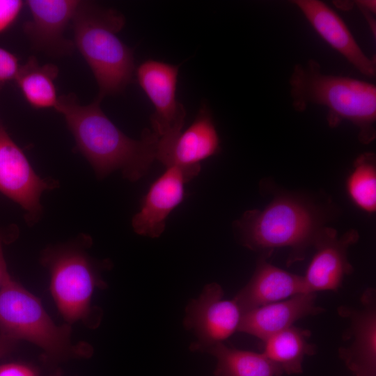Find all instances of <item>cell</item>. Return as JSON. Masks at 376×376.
<instances>
[{"label":"cell","mask_w":376,"mask_h":376,"mask_svg":"<svg viewBox=\"0 0 376 376\" xmlns=\"http://www.w3.org/2000/svg\"><path fill=\"white\" fill-rule=\"evenodd\" d=\"M58 69L54 64L41 65L30 57L20 65L15 81L26 102L35 109L56 108L58 97L54 81Z\"/></svg>","instance_id":"20"},{"label":"cell","mask_w":376,"mask_h":376,"mask_svg":"<svg viewBox=\"0 0 376 376\" xmlns=\"http://www.w3.org/2000/svg\"><path fill=\"white\" fill-rule=\"evenodd\" d=\"M224 296L219 284L208 283L187 306L183 324L196 338L192 351L205 352L238 331L244 313L234 299Z\"/></svg>","instance_id":"7"},{"label":"cell","mask_w":376,"mask_h":376,"mask_svg":"<svg viewBox=\"0 0 376 376\" xmlns=\"http://www.w3.org/2000/svg\"><path fill=\"white\" fill-rule=\"evenodd\" d=\"M17 343V340L0 334V359L10 353Z\"/></svg>","instance_id":"25"},{"label":"cell","mask_w":376,"mask_h":376,"mask_svg":"<svg viewBox=\"0 0 376 376\" xmlns=\"http://www.w3.org/2000/svg\"><path fill=\"white\" fill-rule=\"evenodd\" d=\"M315 299L316 293H301L247 311L242 315L238 331L265 341L301 318L324 312Z\"/></svg>","instance_id":"16"},{"label":"cell","mask_w":376,"mask_h":376,"mask_svg":"<svg viewBox=\"0 0 376 376\" xmlns=\"http://www.w3.org/2000/svg\"><path fill=\"white\" fill-rule=\"evenodd\" d=\"M376 1L373 0H362L357 1L356 4L358 6L359 8L365 9L373 14L375 13V6Z\"/></svg>","instance_id":"27"},{"label":"cell","mask_w":376,"mask_h":376,"mask_svg":"<svg viewBox=\"0 0 376 376\" xmlns=\"http://www.w3.org/2000/svg\"><path fill=\"white\" fill-rule=\"evenodd\" d=\"M52 376H61V375H60V373H56V374H54V375H53Z\"/></svg>","instance_id":"28"},{"label":"cell","mask_w":376,"mask_h":376,"mask_svg":"<svg viewBox=\"0 0 376 376\" xmlns=\"http://www.w3.org/2000/svg\"><path fill=\"white\" fill-rule=\"evenodd\" d=\"M80 1L28 0L25 1L31 19L24 24V32L32 46L52 56L72 52L74 42L64 33L72 22Z\"/></svg>","instance_id":"13"},{"label":"cell","mask_w":376,"mask_h":376,"mask_svg":"<svg viewBox=\"0 0 376 376\" xmlns=\"http://www.w3.org/2000/svg\"><path fill=\"white\" fill-rule=\"evenodd\" d=\"M346 191L359 209L373 213L376 210V160L373 152H365L354 160L346 180Z\"/></svg>","instance_id":"21"},{"label":"cell","mask_w":376,"mask_h":376,"mask_svg":"<svg viewBox=\"0 0 376 376\" xmlns=\"http://www.w3.org/2000/svg\"><path fill=\"white\" fill-rule=\"evenodd\" d=\"M359 237L354 229L338 237L335 229L324 227L313 244L315 251L303 276L307 292L339 289L344 278L352 272L347 251Z\"/></svg>","instance_id":"12"},{"label":"cell","mask_w":376,"mask_h":376,"mask_svg":"<svg viewBox=\"0 0 376 376\" xmlns=\"http://www.w3.org/2000/svg\"><path fill=\"white\" fill-rule=\"evenodd\" d=\"M265 258L260 259L249 281L233 298L243 313L307 293L303 276L285 271Z\"/></svg>","instance_id":"17"},{"label":"cell","mask_w":376,"mask_h":376,"mask_svg":"<svg viewBox=\"0 0 376 376\" xmlns=\"http://www.w3.org/2000/svg\"><path fill=\"white\" fill-rule=\"evenodd\" d=\"M24 4L21 0H0V33L14 23Z\"/></svg>","instance_id":"23"},{"label":"cell","mask_w":376,"mask_h":376,"mask_svg":"<svg viewBox=\"0 0 376 376\" xmlns=\"http://www.w3.org/2000/svg\"><path fill=\"white\" fill-rule=\"evenodd\" d=\"M95 99L81 104L74 94L58 97L55 109L61 113L78 149L103 178L120 171L131 182L145 176L155 160L159 137L145 129L139 139L125 135L106 116Z\"/></svg>","instance_id":"1"},{"label":"cell","mask_w":376,"mask_h":376,"mask_svg":"<svg viewBox=\"0 0 376 376\" xmlns=\"http://www.w3.org/2000/svg\"><path fill=\"white\" fill-rule=\"evenodd\" d=\"M292 2L326 42L361 74L370 78L375 77V57L370 58L363 52L343 19L333 10L318 0Z\"/></svg>","instance_id":"15"},{"label":"cell","mask_w":376,"mask_h":376,"mask_svg":"<svg viewBox=\"0 0 376 376\" xmlns=\"http://www.w3.org/2000/svg\"><path fill=\"white\" fill-rule=\"evenodd\" d=\"M199 173L200 170L178 166L166 167L165 172L152 184L140 210L133 217L134 231L150 238L161 236L169 214L183 201L185 184Z\"/></svg>","instance_id":"11"},{"label":"cell","mask_w":376,"mask_h":376,"mask_svg":"<svg viewBox=\"0 0 376 376\" xmlns=\"http://www.w3.org/2000/svg\"><path fill=\"white\" fill-rule=\"evenodd\" d=\"M19 68L17 57L0 47V91L6 83L15 79Z\"/></svg>","instance_id":"22"},{"label":"cell","mask_w":376,"mask_h":376,"mask_svg":"<svg viewBox=\"0 0 376 376\" xmlns=\"http://www.w3.org/2000/svg\"><path fill=\"white\" fill-rule=\"evenodd\" d=\"M324 227L316 209L290 195L274 198L263 210H247L233 223L240 242L266 258L276 249H290L288 265L304 258Z\"/></svg>","instance_id":"3"},{"label":"cell","mask_w":376,"mask_h":376,"mask_svg":"<svg viewBox=\"0 0 376 376\" xmlns=\"http://www.w3.org/2000/svg\"><path fill=\"white\" fill-rule=\"evenodd\" d=\"M42 262L49 269L50 292L67 324L88 320L93 295L97 288L105 285L97 265L75 243L47 249Z\"/></svg>","instance_id":"6"},{"label":"cell","mask_w":376,"mask_h":376,"mask_svg":"<svg viewBox=\"0 0 376 376\" xmlns=\"http://www.w3.org/2000/svg\"><path fill=\"white\" fill-rule=\"evenodd\" d=\"M338 315L348 327L342 336L338 356L354 376H376V291L364 290L357 307L340 306Z\"/></svg>","instance_id":"9"},{"label":"cell","mask_w":376,"mask_h":376,"mask_svg":"<svg viewBox=\"0 0 376 376\" xmlns=\"http://www.w3.org/2000/svg\"><path fill=\"white\" fill-rule=\"evenodd\" d=\"M74 45L89 65L98 86L97 100L122 92L134 72L133 52L117 36L124 17L113 9L80 1L72 20Z\"/></svg>","instance_id":"4"},{"label":"cell","mask_w":376,"mask_h":376,"mask_svg":"<svg viewBox=\"0 0 376 376\" xmlns=\"http://www.w3.org/2000/svg\"><path fill=\"white\" fill-rule=\"evenodd\" d=\"M0 334L37 345L53 361L87 357L91 353L86 345H75L70 325H57L40 299L9 274L0 288Z\"/></svg>","instance_id":"5"},{"label":"cell","mask_w":376,"mask_h":376,"mask_svg":"<svg viewBox=\"0 0 376 376\" xmlns=\"http://www.w3.org/2000/svg\"><path fill=\"white\" fill-rule=\"evenodd\" d=\"M54 187L33 169L20 148L0 123V191L18 203L26 212L30 224L42 214V193Z\"/></svg>","instance_id":"10"},{"label":"cell","mask_w":376,"mask_h":376,"mask_svg":"<svg viewBox=\"0 0 376 376\" xmlns=\"http://www.w3.org/2000/svg\"><path fill=\"white\" fill-rule=\"evenodd\" d=\"M308 329L291 326L264 342L262 352L283 374L298 375L303 372L305 357L316 353V346L309 341Z\"/></svg>","instance_id":"18"},{"label":"cell","mask_w":376,"mask_h":376,"mask_svg":"<svg viewBox=\"0 0 376 376\" xmlns=\"http://www.w3.org/2000/svg\"><path fill=\"white\" fill-rule=\"evenodd\" d=\"M289 84L296 111H303L310 104L324 106L328 109L329 127H336L347 120L358 128L361 143L368 144L375 139V85L348 77L324 74L314 59L306 64H296Z\"/></svg>","instance_id":"2"},{"label":"cell","mask_w":376,"mask_h":376,"mask_svg":"<svg viewBox=\"0 0 376 376\" xmlns=\"http://www.w3.org/2000/svg\"><path fill=\"white\" fill-rule=\"evenodd\" d=\"M219 150V138L210 111L202 104L190 126L169 144L159 146L157 159L166 167L201 170L200 162Z\"/></svg>","instance_id":"14"},{"label":"cell","mask_w":376,"mask_h":376,"mask_svg":"<svg viewBox=\"0 0 376 376\" xmlns=\"http://www.w3.org/2000/svg\"><path fill=\"white\" fill-rule=\"evenodd\" d=\"M139 84L152 103V131L160 139L173 141L182 132L186 111L176 99L178 66L148 60L136 70Z\"/></svg>","instance_id":"8"},{"label":"cell","mask_w":376,"mask_h":376,"mask_svg":"<svg viewBox=\"0 0 376 376\" xmlns=\"http://www.w3.org/2000/svg\"><path fill=\"white\" fill-rule=\"evenodd\" d=\"M0 376H38L34 368L21 363L0 365Z\"/></svg>","instance_id":"24"},{"label":"cell","mask_w":376,"mask_h":376,"mask_svg":"<svg viewBox=\"0 0 376 376\" xmlns=\"http://www.w3.org/2000/svg\"><path fill=\"white\" fill-rule=\"evenodd\" d=\"M216 359L215 376H282L281 369L263 352L240 350L223 343L205 350Z\"/></svg>","instance_id":"19"},{"label":"cell","mask_w":376,"mask_h":376,"mask_svg":"<svg viewBox=\"0 0 376 376\" xmlns=\"http://www.w3.org/2000/svg\"><path fill=\"white\" fill-rule=\"evenodd\" d=\"M8 272L7 271V267L6 263L3 259L2 248H1V240L0 237V288L3 285Z\"/></svg>","instance_id":"26"}]
</instances>
